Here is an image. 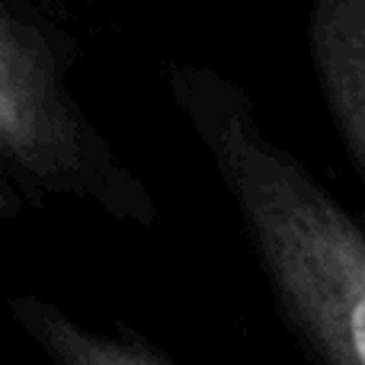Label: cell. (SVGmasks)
Segmentation results:
<instances>
[{"mask_svg": "<svg viewBox=\"0 0 365 365\" xmlns=\"http://www.w3.org/2000/svg\"><path fill=\"white\" fill-rule=\"evenodd\" d=\"M164 83L231 199L295 343L314 365H365V227L269 132L231 74L170 61Z\"/></svg>", "mask_w": 365, "mask_h": 365, "instance_id": "cell-1", "label": "cell"}, {"mask_svg": "<svg viewBox=\"0 0 365 365\" xmlns=\"http://www.w3.org/2000/svg\"><path fill=\"white\" fill-rule=\"evenodd\" d=\"M77 42L45 10L0 0V170L32 199H68L151 231L160 205L74 90Z\"/></svg>", "mask_w": 365, "mask_h": 365, "instance_id": "cell-2", "label": "cell"}, {"mask_svg": "<svg viewBox=\"0 0 365 365\" xmlns=\"http://www.w3.org/2000/svg\"><path fill=\"white\" fill-rule=\"evenodd\" d=\"M304 45L324 113L365 186V0H314Z\"/></svg>", "mask_w": 365, "mask_h": 365, "instance_id": "cell-3", "label": "cell"}, {"mask_svg": "<svg viewBox=\"0 0 365 365\" xmlns=\"http://www.w3.org/2000/svg\"><path fill=\"white\" fill-rule=\"evenodd\" d=\"M6 314L48 365H180L125 324L90 327L42 295L6 298Z\"/></svg>", "mask_w": 365, "mask_h": 365, "instance_id": "cell-4", "label": "cell"}, {"mask_svg": "<svg viewBox=\"0 0 365 365\" xmlns=\"http://www.w3.org/2000/svg\"><path fill=\"white\" fill-rule=\"evenodd\" d=\"M26 212V192L13 182V177L6 170H0V221L19 218Z\"/></svg>", "mask_w": 365, "mask_h": 365, "instance_id": "cell-5", "label": "cell"}]
</instances>
